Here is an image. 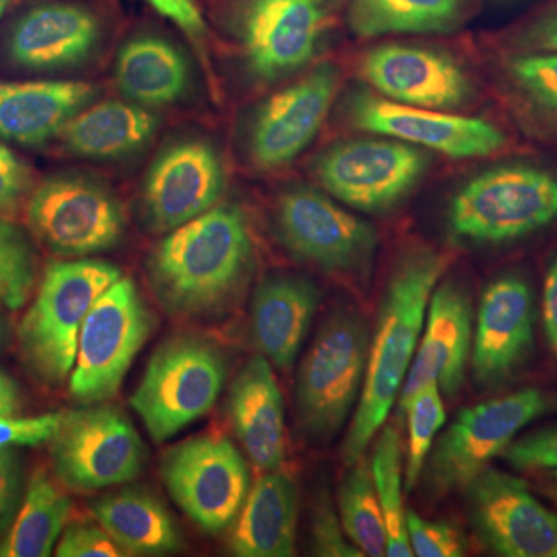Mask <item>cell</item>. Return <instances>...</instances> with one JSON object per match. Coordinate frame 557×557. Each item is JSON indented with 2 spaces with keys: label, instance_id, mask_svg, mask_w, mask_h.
Listing matches in <instances>:
<instances>
[{
  "label": "cell",
  "instance_id": "4316f807",
  "mask_svg": "<svg viewBox=\"0 0 557 557\" xmlns=\"http://www.w3.org/2000/svg\"><path fill=\"white\" fill-rule=\"evenodd\" d=\"M115 81L121 94L135 104L163 108L175 104L188 94L189 62L170 39L143 33L121 47Z\"/></svg>",
  "mask_w": 557,
  "mask_h": 557
},
{
  "label": "cell",
  "instance_id": "5b68a950",
  "mask_svg": "<svg viewBox=\"0 0 557 557\" xmlns=\"http://www.w3.org/2000/svg\"><path fill=\"white\" fill-rule=\"evenodd\" d=\"M228 376L225 354L205 336H172L150 358L131 406L163 443L214 408Z\"/></svg>",
  "mask_w": 557,
  "mask_h": 557
},
{
  "label": "cell",
  "instance_id": "ba28073f",
  "mask_svg": "<svg viewBox=\"0 0 557 557\" xmlns=\"http://www.w3.org/2000/svg\"><path fill=\"white\" fill-rule=\"evenodd\" d=\"M156 327V314L135 282L123 276L113 282L84 319L70 397L83 406L115 397L132 361Z\"/></svg>",
  "mask_w": 557,
  "mask_h": 557
},
{
  "label": "cell",
  "instance_id": "681fc988",
  "mask_svg": "<svg viewBox=\"0 0 557 557\" xmlns=\"http://www.w3.org/2000/svg\"><path fill=\"white\" fill-rule=\"evenodd\" d=\"M5 341V321H3L2 313H0V348L3 346Z\"/></svg>",
  "mask_w": 557,
  "mask_h": 557
},
{
  "label": "cell",
  "instance_id": "30bf717a",
  "mask_svg": "<svg viewBox=\"0 0 557 557\" xmlns=\"http://www.w3.org/2000/svg\"><path fill=\"white\" fill-rule=\"evenodd\" d=\"M50 442L54 474L81 493L132 482L148 461V449L129 418L110 406L62 412Z\"/></svg>",
  "mask_w": 557,
  "mask_h": 557
},
{
  "label": "cell",
  "instance_id": "ee69618b",
  "mask_svg": "<svg viewBox=\"0 0 557 557\" xmlns=\"http://www.w3.org/2000/svg\"><path fill=\"white\" fill-rule=\"evenodd\" d=\"M22 497V467L14 450L0 449V537L13 523Z\"/></svg>",
  "mask_w": 557,
  "mask_h": 557
},
{
  "label": "cell",
  "instance_id": "b9f144b4",
  "mask_svg": "<svg viewBox=\"0 0 557 557\" xmlns=\"http://www.w3.org/2000/svg\"><path fill=\"white\" fill-rule=\"evenodd\" d=\"M62 412L33 418L0 417V449L50 442L60 428Z\"/></svg>",
  "mask_w": 557,
  "mask_h": 557
},
{
  "label": "cell",
  "instance_id": "bcb514c9",
  "mask_svg": "<svg viewBox=\"0 0 557 557\" xmlns=\"http://www.w3.org/2000/svg\"><path fill=\"white\" fill-rule=\"evenodd\" d=\"M542 321L549 348L557 355V260L549 267L542 296Z\"/></svg>",
  "mask_w": 557,
  "mask_h": 557
},
{
  "label": "cell",
  "instance_id": "d6a6232c",
  "mask_svg": "<svg viewBox=\"0 0 557 557\" xmlns=\"http://www.w3.org/2000/svg\"><path fill=\"white\" fill-rule=\"evenodd\" d=\"M372 474L376 494L386 523L388 557H412L408 528H406V508L403 504L401 440L397 429L384 426L372 457Z\"/></svg>",
  "mask_w": 557,
  "mask_h": 557
},
{
  "label": "cell",
  "instance_id": "ffe728a7",
  "mask_svg": "<svg viewBox=\"0 0 557 557\" xmlns=\"http://www.w3.org/2000/svg\"><path fill=\"white\" fill-rule=\"evenodd\" d=\"M472 318L467 289L457 282H443L435 287L429 300L423 338L399 392L401 412L428 384L437 383L448 397H456L463 387L474 336Z\"/></svg>",
  "mask_w": 557,
  "mask_h": 557
},
{
  "label": "cell",
  "instance_id": "f35d334b",
  "mask_svg": "<svg viewBox=\"0 0 557 557\" xmlns=\"http://www.w3.org/2000/svg\"><path fill=\"white\" fill-rule=\"evenodd\" d=\"M343 525L336 518L332 502L322 494L317 502L311 522L314 555L324 557L364 556L350 541L344 537Z\"/></svg>",
  "mask_w": 557,
  "mask_h": 557
},
{
  "label": "cell",
  "instance_id": "7c38bea8",
  "mask_svg": "<svg viewBox=\"0 0 557 557\" xmlns=\"http://www.w3.org/2000/svg\"><path fill=\"white\" fill-rule=\"evenodd\" d=\"M161 478L180 509L209 534L237 519L249 493L247 461L222 435H199L168 449Z\"/></svg>",
  "mask_w": 557,
  "mask_h": 557
},
{
  "label": "cell",
  "instance_id": "c3c4849f",
  "mask_svg": "<svg viewBox=\"0 0 557 557\" xmlns=\"http://www.w3.org/2000/svg\"><path fill=\"white\" fill-rule=\"evenodd\" d=\"M11 3H13V0H0V20H2L3 14L7 13V10L10 9Z\"/></svg>",
  "mask_w": 557,
  "mask_h": 557
},
{
  "label": "cell",
  "instance_id": "cb8c5ba5",
  "mask_svg": "<svg viewBox=\"0 0 557 557\" xmlns=\"http://www.w3.org/2000/svg\"><path fill=\"white\" fill-rule=\"evenodd\" d=\"M100 95L83 81L0 83V139L40 146L57 138L62 127Z\"/></svg>",
  "mask_w": 557,
  "mask_h": 557
},
{
  "label": "cell",
  "instance_id": "7402d4cb",
  "mask_svg": "<svg viewBox=\"0 0 557 557\" xmlns=\"http://www.w3.org/2000/svg\"><path fill=\"white\" fill-rule=\"evenodd\" d=\"M533 298L522 278L500 277L487 285L472 336L478 383L494 386L518 368L533 344Z\"/></svg>",
  "mask_w": 557,
  "mask_h": 557
},
{
  "label": "cell",
  "instance_id": "f546056e",
  "mask_svg": "<svg viewBox=\"0 0 557 557\" xmlns=\"http://www.w3.org/2000/svg\"><path fill=\"white\" fill-rule=\"evenodd\" d=\"M469 0H350L348 22L362 38L454 30Z\"/></svg>",
  "mask_w": 557,
  "mask_h": 557
},
{
  "label": "cell",
  "instance_id": "8fae6325",
  "mask_svg": "<svg viewBox=\"0 0 557 557\" xmlns=\"http://www.w3.org/2000/svg\"><path fill=\"white\" fill-rule=\"evenodd\" d=\"M28 226L54 255L84 258L119 247L126 214L112 190L84 175L44 180L27 205Z\"/></svg>",
  "mask_w": 557,
  "mask_h": 557
},
{
  "label": "cell",
  "instance_id": "44dd1931",
  "mask_svg": "<svg viewBox=\"0 0 557 557\" xmlns=\"http://www.w3.org/2000/svg\"><path fill=\"white\" fill-rule=\"evenodd\" d=\"M359 73L384 97L413 108L457 109L472 94L467 72L454 58L424 47H375L362 57Z\"/></svg>",
  "mask_w": 557,
  "mask_h": 557
},
{
  "label": "cell",
  "instance_id": "3957f363",
  "mask_svg": "<svg viewBox=\"0 0 557 557\" xmlns=\"http://www.w3.org/2000/svg\"><path fill=\"white\" fill-rule=\"evenodd\" d=\"M251 79L273 84L318 57L335 24L336 0H207Z\"/></svg>",
  "mask_w": 557,
  "mask_h": 557
},
{
  "label": "cell",
  "instance_id": "2e32d148",
  "mask_svg": "<svg viewBox=\"0 0 557 557\" xmlns=\"http://www.w3.org/2000/svg\"><path fill=\"white\" fill-rule=\"evenodd\" d=\"M225 188L218 148L203 138L178 139L150 164L143 183V218L153 233H171L214 208Z\"/></svg>",
  "mask_w": 557,
  "mask_h": 557
},
{
  "label": "cell",
  "instance_id": "d6986e66",
  "mask_svg": "<svg viewBox=\"0 0 557 557\" xmlns=\"http://www.w3.org/2000/svg\"><path fill=\"white\" fill-rule=\"evenodd\" d=\"M350 120L358 129L401 139L454 159L487 157L507 141L504 132L485 120L413 108L370 95H359L351 101Z\"/></svg>",
  "mask_w": 557,
  "mask_h": 557
},
{
  "label": "cell",
  "instance_id": "8992f818",
  "mask_svg": "<svg viewBox=\"0 0 557 557\" xmlns=\"http://www.w3.org/2000/svg\"><path fill=\"white\" fill-rule=\"evenodd\" d=\"M369 359L364 319L339 311L324 322L307 351L296 383L300 431L311 442L339 434L361 397Z\"/></svg>",
  "mask_w": 557,
  "mask_h": 557
},
{
  "label": "cell",
  "instance_id": "52a82bcc",
  "mask_svg": "<svg viewBox=\"0 0 557 557\" xmlns=\"http://www.w3.org/2000/svg\"><path fill=\"white\" fill-rule=\"evenodd\" d=\"M552 406L545 392L531 387L461 410L431 449L421 472L429 500L463 491L494 457L504 454L523 428Z\"/></svg>",
  "mask_w": 557,
  "mask_h": 557
},
{
  "label": "cell",
  "instance_id": "6da1fadb",
  "mask_svg": "<svg viewBox=\"0 0 557 557\" xmlns=\"http://www.w3.org/2000/svg\"><path fill=\"white\" fill-rule=\"evenodd\" d=\"M247 215L231 203L171 231L150 251L146 274L161 309L172 318L208 321L236 304L252 269Z\"/></svg>",
  "mask_w": 557,
  "mask_h": 557
},
{
  "label": "cell",
  "instance_id": "816d5d0a",
  "mask_svg": "<svg viewBox=\"0 0 557 557\" xmlns=\"http://www.w3.org/2000/svg\"><path fill=\"white\" fill-rule=\"evenodd\" d=\"M552 475L557 480V471H552Z\"/></svg>",
  "mask_w": 557,
  "mask_h": 557
},
{
  "label": "cell",
  "instance_id": "f6af8a7d",
  "mask_svg": "<svg viewBox=\"0 0 557 557\" xmlns=\"http://www.w3.org/2000/svg\"><path fill=\"white\" fill-rule=\"evenodd\" d=\"M519 44L530 50L557 51V5L528 25Z\"/></svg>",
  "mask_w": 557,
  "mask_h": 557
},
{
  "label": "cell",
  "instance_id": "83f0119b",
  "mask_svg": "<svg viewBox=\"0 0 557 557\" xmlns=\"http://www.w3.org/2000/svg\"><path fill=\"white\" fill-rule=\"evenodd\" d=\"M159 119L135 102L106 101L81 110L62 127V146L84 159L115 160L148 145Z\"/></svg>",
  "mask_w": 557,
  "mask_h": 557
},
{
  "label": "cell",
  "instance_id": "4fadbf2b",
  "mask_svg": "<svg viewBox=\"0 0 557 557\" xmlns=\"http://www.w3.org/2000/svg\"><path fill=\"white\" fill-rule=\"evenodd\" d=\"M274 219L278 239L304 262L338 274H364L372 267L376 231L318 190H285Z\"/></svg>",
  "mask_w": 557,
  "mask_h": 557
},
{
  "label": "cell",
  "instance_id": "7dc6e473",
  "mask_svg": "<svg viewBox=\"0 0 557 557\" xmlns=\"http://www.w3.org/2000/svg\"><path fill=\"white\" fill-rule=\"evenodd\" d=\"M22 408L21 388L16 381L0 370V417L17 416Z\"/></svg>",
  "mask_w": 557,
  "mask_h": 557
},
{
  "label": "cell",
  "instance_id": "4dcf8cb0",
  "mask_svg": "<svg viewBox=\"0 0 557 557\" xmlns=\"http://www.w3.org/2000/svg\"><path fill=\"white\" fill-rule=\"evenodd\" d=\"M72 504L42 469L32 475L24 504L9 534L0 544V557H47L67 525Z\"/></svg>",
  "mask_w": 557,
  "mask_h": 557
},
{
  "label": "cell",
  "instance_id": "5bb4252c",
  "mask_svg": "<svg viewBox=\"0 0 557 557\" xmlns=\"http://www.w3.org/2000/svg\"><path fill=\"white\" fill-rule=\"evenodd\" d=\"M469 525L504 557H557V515L523 480L487 467L463 487Z\"/></svg>",
  "mask_w": 557,
  "mask_h": 557
},
{
  "label": "cell",
  "instance_id": "f1b7e54d",
  "mask_svg": "<svg viewBox=\"0 0 557 557\" xmlns=\"http://www.w3.org/2000/svg\"><path fill=\"white\" fill-rule=\"evenodd\" d=\"M100 525L127 555L160 556L183 548V537L171 512L145 487L106 494L90 505Z\"/></svg>",
  "mask_w": 557,
  "mask_h": 557
},
{
  "label": "cell",
  "instance_id": "e575fe53",
  "mask_svg": "<svg viewBox=\"0 0 557 557\" xmlns=\"http://www.w3.org/2000/svg\"><path fill=\"white\" fill-rule=\"evenodd\" d=\"M36 255L20 226L0 218V306L17 310L30 298Z\"/></svg>",
  "mask_w": 557,
  "mask_h": 557
},
{
  "label": "cell",
  "instance_id": "484cf974",
  "mask_svg": "<svg viewBox=\"0 0 557 557\" xmlns=\"http://www.w3.org/2000/svg\"><path fill=\"white\" fill-rule=\"evenodd\" d=\"M298 490L287 474L270 471L256 482L237 516L230 539L239 557L295 555Z\"/></svg>",
  "mask_w": 557,
  "mask_h": 557
},
{
  "label": "cell",
  "instance_id": "1f68e13d",
  "mask_svg": "<svg viewBox=\"0 0 557 557\" xmlns=\"http://www.w3.org/2000/svg\"><path fill=\"white\" fill-rule=\"evenodd\" d=\"M338 505L341 525L348 541L364 556H386V523L373 482L372 467L364 457L348 467L339 486Z\"/></svg>",
  "mask_w": 557,
  "mask_h": 557
},
{
  "label": "cell",
  "instance_id": "603a6c76",
  "mask_svg": "<svg viewBox=\"0 0 557 557\" xmlns=\"http://www.w3.org/2000/svg\"><path fill=\"white\" fill-rule=\"evenodd\" d=\"M321 292L314 282L296 274H273L256 288L251 307V333L260 354L281 370L298 358Z\"/></svg>",
  "mask_w": 557,
  "mask_h": 557
},
{
  "label": "cell",
  "instance_id": "9a60e30c",
  "mask_svg": "<svg viewBox=\"0 0 557 557\" xmlns=\"http://www.w3.org/2000/svg\"><path fill=\"white\" fill-rule=\"evenodd\" d=\"M428 168L416 146L391 139L339 143L317 161V177L333 197L361 211H384L408 196Z\"/></svg>",
  "mask_w": 557,
  "mask_h": 557
},
{
  "label": "cell",
  "instance_id": "60d3db41",
  "mask_svg": "<svg viewBox=\"0 0 557 557\" xmlns=\"http://www.w3.org/2000/svg\"><path fill=\"white\" fill-rule=\"evenodd\" d=\"M505 460L518 469L557 471V428L533 432L515 440L504 450Z\"/></svg>",
  "mask_w": 557,
  "mask_h": 557
},
{
  "label": "cell",
  "instance_id": "d590c367",
  "mask_svg": "<svg viewBox=\"0 0 557 557\" xmlns=\"http://www.w3.org/2000/svg\"><path fill=\"white\" fill-rule=\"evenodd\" d=\"M508 73L527 98L557 116V51H539L511 58Z\"/></svg>",
  "mask_w": 557,
  "mask_h": 557
},
{
  "label": "cell",
  "instance_id": "f907efd6",
  "mask_svg": "<svg viewBox=\"0 0 557 557\" xmlns=\"http://www.w3.org/2000/svg\"><path fill=\"white\" fill-rule=\"evenodd\" d=\"M545 493H547V496L553 498L557 504V485H549L545 487Z\"/></svg>",
  "mask_w": 557,
  "mask_h": 557
},
{
  "label": "cell",
  "instance_id": "ac0fdd59",
  "mask_svg": "<svg viewBox=\"0 0 557 557\" xmlns=\"http://www.w3.org/2000/svg\"><path fill=\"white\" fill-rule=\"evenodd\" d=\"M104 32V13L90 0H40L14 21L7 53L36 72L76 67L90 60Z\"/></svg>",
  "mask_w": 557,
  "mask_h": 557
},
{
  "label": "cell",
  "instance_id": "7bdbcfd3",
  "mask_svg": "<svg viewBox=\"0 0 557 557\" xmlns=\"http://www.w3.org/2000/svg\"><path fill=\"white\" fill-rule=\"evenodd\" d=\"M33 186L30 166L0 145V211L14 209L27 197Z\"/></svg>",
  "mask_w": 557,
  "mask_h": 557
},
{
  "label": "cell",
  "instance_id": "277c9868",
  "mask_svg": "<svg viewBox=\"0 0 557 557\" xmlns=\"http://www.w3.org/2000/svg\"><path fill=\"white\" fill-rule=\"evenodd\" d=\"M123 276L106 260L51 262L17 330L25 368L47 386H61L75 368L84 319L104 289Z\"/></svg>",
  "mask_w": 557,
  "mask_h": 557
},
{
  "label": "cell",
  "instance_id": "d4e9b609",
  "mask_svg": "<svg viewBox=\"0 0 557 557\" xmlns=\"http://www.w3.org/2000/svg\"><path fill=\"white\" fill-rule=\"evenodd\" d=\"M228 410L234 432L255 467L276 471L285 458V409L270 361L252 357L231 386Z\"/></svg>",
  "mask_w": 557,
  "mask_h": 557
},
{
  "label": "cell",
  "instance_id": "74e56055",
  "mask_svg": "<svg viewBox=\"0 0 557 557\" xmlns=\"http://www.w3.org/2000/svg\"><path fill=\"white\" fill-rule=\"evenodd\" d=\"M160 16L166 17L199 50L200 58L208 64V42L211 30L200 0H146Z\"/></svg>",
  "mask_w": 557,
  "mask_h": 557
},
{
  "label": "cell",
  "instance_id": "e0dca14e",
  "mask_svg": "<svg viewBox=\"0 0 557 557\" xmlns=\"http://www.w3.org/2000/svg\"><path fill=\"white\" fill-rule=\"evenodd\" d=\"M338 70L321 64L263 102L248 129V156L260 171L287 166L317 137L338 90Z\"/></svg>",
  "mask_w": 557,
  "mask_h": 557
},
{
  "label": "cell",
  "instance_id": "9c48e42d",
  "mask_svg": "<svg viewBox=\"0 0 557 557\" xmlns=\"http://www.w3.org/2000/svg\"><path fill=\"white\" fill-rule=\"evenodd\" d=\"M557 220V178L531 166H502L469 180L448 209L449 228L465 240L502 244Z\"/></svg>",
  "mask_w": 557,
  "mask_h": 557
},
{
  "label": "cell",
  "instance_id": "7a4b0ae2",
  "mask_svg": "<svg viewBox=\"0 0 557 557\" xmlns=\"http://www.w3.org/2000/svg\"><path fill=\"white\" fill-rule=\"evenodd\" d=\"M431 248L405 252L384 289L357 412L344 443L346 467L364 457L399 397L426 321L429 300L448 269Z\"/></svg>",
  "mask_w": 557,
  "mask_h": 557
},
{
  "label": "cell",
  "instance_id": "836d02e7",
  "mask_svg": "<svg viewBox=\"0 0 557 557\" xmlns=\"http://www.w3.org/2000/svg\"><path fill=\"white\" fill-rule=\"evenodd\" d=\"M403 412L409 418L408 461H406L405 490L412 491L421 478L435 437L446 423L443 392L437 383L428 384L410 399Z\"/></svg>",
  "mask_w": 557,
  "mask_h": 557
},
{
  "label": "cell",
  "instance_id": "ab89813d",
  "mask_svg": "<svg viewBox=\"0 0 557 557\" xmlns=\"http://www.w3.org/2000/svg\"><path fill=\"white\" fill-rule=\"evenodd\" d=\"M60 557H121L129 556L104 528L72 523L65 530L57 548Z\"/></svg>",
  "mask_w": 557,
  "mask_h": 557
},
{
  "label": "cell",
  "instance_id": "8d00e7d4",
  "mask_svg": "<svg viewBox=\"0 0 557 557\" xmlns=\"http://www.w3.org/2000/svg\"><path fill=\"white\" fill-rule=\"evenodd\" d=\"M406 528L413 556L461 557L467 552L463 534L448 522L423 519L406 509Z\"/></svg>",
  "mask_w": 557,
  "mask_h": 557
}]
</instances>
